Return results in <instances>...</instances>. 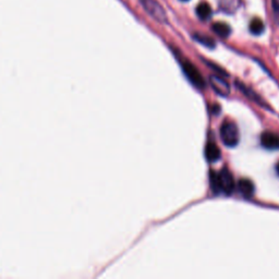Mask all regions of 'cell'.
Masks as SVG:
<instances>
[{
  "label": "cell",
  "instance_id": "obj_1",
  "mask_svg": "<svg viewBox=\"0 0 279 279\" xmlns=\"http://www.w3.org/2000/svg\"><path fill=\"white\" fill-rule=\"evenodd\" d=\"M220 138L227 146H236L239 143V130L233 123H225L220 126Z\"/></svg>",
  "mask_w": 279,
  "mask_h": 279
},
{
  "label": "cell",
  "instance_id": "obj_2",
  "mask_svg": "<svg viewBox=\"0 0 279 279\" xmlns=\"http://www.w3.org/2000/svg\"><path fill=\"white\" fill-rule=\"evenodd\" d=\"M182 69H184V72L186 75V78L190 80V82L192 84H194L196 88L203 89L205 86V81L203 79L202 74L197 68L193 63H191L190 62H182Z\"/></svg>",
  "mask_w": 279,
  "mask_h": 279
},
{
  "label": "cell",
  "instance_id": "obj_3",
  "mask_svg": "<svg viewBox=\"0 0 279 279\" xmlns=\"http://www.w3.org/2000/svg\"><path fill=\"white\" fill-rule=\"evenodd\" d=\"M142 6L157 21L164 23L167 21V16L164 8L156 0H141Z\"/></svg>",
  "mask_w": 279,
  "mask_h": 279
},
{
  "label": "cell",
  "instance_id": "obj_4",
  "mask_svg": "<svg viewBox=\"0 0 279 279\" xmlns=\"http://www.w3.org/2000/svg\"><path fill=\"white\" fill-rule=\"evenodd\" d=\"M218 179H219L221 192H224V193L227 195L232 194L233 190H235L236 184L229 169L222 168L219 172H218Z\"/></svg>",
  "mask_w": 279,
  "mask_h": 279
},
{
  "label": "cell",
  "instance_id": "obj_5",
  "mask_svg": "<svg viewBox=\"0 0 279 279\" xmlns=\"http://www.w3.org/2000/svg\"><path fill=\"white\" fill-rule=\"evenodd\" d=\"M261 143L267 150H279V135L273 132H264L261 135Z\"/></svg>",
  "mask_w": 279,
  "mask_h": 279
},
{
  "label": "cell",
  "instance_id": "obj_6",
  "mask_svg": "<svg viewBox=\"0 0 279 279\" xmlns=\"http://www.w3.org/2000/svg\"><path fill=\"white\" fill-rule=\"evenodd\" d=\"M210 82L218 94H220L221 96H227L230 93L229 84L226 82V80L221 79L220 77H217V75H212L210 79Z\"/></svg>",
  "mask_w": 279,
  "mask_h": 279
},
{
  "label": "cell",
  "instance_id": "obj_7",
  "mask_svg": "<svg viewBox=\"0 0 279 279\" xmlns=\"http://www.w3.org/2000/svg\"><path fill=\"white\" fill-rule=\"evenodd\" d=\"M212 30L219 37H228L231 33L230 27L225 22H215L212 25Z\"/></svg>",
  "mask_w": 279,
  "mask_h": 279
},
{
  "label": "cell",
  "instance_id": "obj_8",
  "mask_svg": "<svg viewBox=\"0 0 279 279\" xmlns=\"http://www.w3.org/2000/svg\"><path fill=\"white\" fill-rule=\"evenodd\" d=\"M205 155L207 160L210 161H216L219 159L220 157V150L215 143H207L206 148H205Z\"/></svg>",
  "mask_w": 279,
  "mask_h": 279
},
{
  "label": "cell",
  "instance_id": "obj_9",
  "mask_svg": "<svg viewBox=\"0 0 279 279\" xmlns=\"http://www.w3.org/2000/svg\"><path fill=\"white\" fill-rule=\"evenodd\" d=\"M241 194L246 197H250L253 192H254V186H253L252 181L248 179H241L238 184Z\"/></svg>",
  "mask_w": 279,
  "mask_h": 279
},
{
  "label": "cell",
  "instance_id": "obj_10",
  "mask_svg": "<svg viewBox=\"0 0 279 279\" xmlns=\"http://www.w3.org/2000/svg\"><path fill=\"white\" fill-rule=\"evenodd\" d=\"M196 14L203 21L210 19L212 16V8L207 2H201L199 6L196 7Z\"/></svg>",
  "mask_w": 279,
  "mask_h": 279
},
{
  "label": "cell",
  "instance_id": "obj_11",
  "mask_svg": "<svg viewBox=\"0 0 279 279\" xmlns=\"http://www.w3.org/2000/svg\"><path fill=\"white\" fill-rule=\"evenodd\" d=\"M264 30H265V25H264L261 19L254 18L250 22V32L253 35H261L264 32Z\"/></svg>",
  "mask_w": 279,
  "mask_h": 279
},
{
  "label": "cell",
  "instance_id": "obj_12",
  "mask_svg": "<svg viewBox=\"0 0 279 279\" xmlns=\"http://www.w3.org/2000/svg\"><path fill=\"white\" fill-rule=\"evenodd\" d=\"M210 184H211V187L214 193L218 194L219 192H221L219 179H218V172L213 171V170L210 172Z\"/></svg>",
  "mask_w": 279,
  "mask_h": 279
},
{
  "label": "cell",
  "instance_id": "obj_13",
  "mask_svg": "<svg viewBox=\"0 0 279 279\" xmlns=\"http://www.w3.org/2000/svg\"><path fill=\"white\" fill-rule=\"evenodd\" d=\"M194 39L197 40V42L201 43L202 45H204V46L206 47H210V48H213V47H215V40L213 39L212 37L210 36H207V35H203V34H194Z\"/></svg>",
  "mask_w": 279,
  "mask_h": 279
},
{
  "label": "cell",
  "instance_id": "obj_14",
  "mask_svg": "<svg viewBox=\"0 0 279 279\" xmlns=\"http://www.w3.org/2000/svg\"><path fill=\"white\" fill-rule=\"evenodd\" d=\"M273 7L276 13L279 14V0H273Z\"/></svg>",
  "mask_w": 279,
  "mask_h": 279
},
{
  "label": "cell",
  "instance_id": "obj_15",
  "mask_svg": "<svg viewBox=\"0 0 279 279\" xmlns=\"http://www.w3.org/2000/svg\"><path fill=\"white\" fill-rule=\"evenodd\" d=\"M276 170H277V174L279 175V163H278L277 166H276Z\"/></svg>",
  "mask_w": 279,
  "mask_h": 279
},
{
  "label": "cell",
  "instance_id": "obj_16",
  "mask_svg": "<svg viewBox=\"0 0 279 279\" xmlns=\"http://www.w3.org/2000/svg\"><path fill=\"white\" fill-rule=\"evenodd\" d=\"M182 1H187V0H182Z\"/></svg>",
  "mask_w": 279,
  "mask_h": 279
}]
</instances>
